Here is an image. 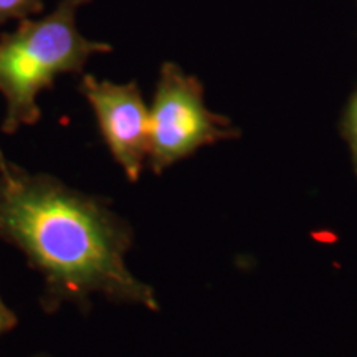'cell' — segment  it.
<instances>
[{"instance_id": "6da1fadb", "label": "cell", "mask_w": 357, "mask_h": 357, "mask_svg": "<svg viewBox=\"0 0 357 357\" xmlns=\"http://www.w3.org/2000/svg\"><path fill=\"white\" fill-rule=\"evenodd\" d=\"M0 242L24 253L43 278L40 306L88 311L93 296L159 311L155 291L131 273L126 255L134 231L100 195L66 185L50 174L15 164L0 174Z\"/></svg>"}, {"instance_id": "7a4b0ae2", "label": "cell", "mask_w": 357, "mask_h": 357, "mask_svg": "<svg viewBox=\"0 0 357 357\" xmlns=\"http://www.w3.org/2000/svg\"><path fill=\"white\" fill-rule=\"evenodd\" d=\"M93 0H60L48 15L24 19L10 33L0 37V93L6 100L3 134L35 126L42 119L38 96L60 75L82 73L95 55L113 52L100 40L79 32L77 15Z\"/></svg>"}, {"instance_id": "3957f363", "label": "cell", "mask_w": 357, "mask_h": 357, "mask_svg": "<svg viewBox=\"0 0 357 357\" xmlns=\"http://www.w3.org/2000/svg\"><path fill=\"white\" fill-rule=\"evenodd\" d=\"M149 134L147 166L160 176L205 146L235 139L240 131L227 116L207 108L199 78L166 61L149 108Z\"/></svg>"}, {"instance_id": "277c9868", "label": "cell", "mask_w": 357, "mask_h": 357, "mask_svg": "<svg viewBox=\"0 0 357 357\" xmlns=\"http://www.w3.org/2000/svg\"><path fill=\"white\" fill-rule=\"evenodd\" d=\"M79 93L96 116L102 141L129 182L139 181L149 160V108L136 82L114 83L83 75Z\"/></svg>"}, {"instance_id": "5b68a950", "label": "cell", "mask_w": 357, "mask_h": 357, "mask_svg": "<svg viewBox=\"0 0 357 357\" xmlns=\"http://www.w3.org/2000/svg\"><path fill=\"white\" fill-rule=\"evenodd\" d=\"M43 12V0H0V26Z\"/></svg>"}, {"instance_id": "8992f818", "label": "cell", "mask_w": 357, "mask_h": 357, "mask_svg": "<svg viewBox=\"0 0 357 357\" xmlns=\"http://www.w3.org/2000/svg\"><path fill=\"white\" fill-rule=\"evenodd\" d=\"M342 126H344V139L349 146L352 166H354L357 176V93L352 96L349 106H347Z\"/></svg>"}, {"instance_id": "52a82bcc", "label": "cell", "mask_w": 357, "mask_h": 357, "mask_svg": "<svg viewBox=\"0 0 357 357\" xmlns=\"http://www.w3.org/2000/svg\"><path fill=\"white\" fill-rule=\"evenodd\" d=\"M17 323H19L17 314L6 305V303H3L2 296H0V336L12 331L17 326Z\"/></svg>"}, {"instance_id": "ba28073f", "label": "cell", "mask_w": 357, "mask_h": 357, "mask_svg": "<svg viewBox=\"0 0 357 357\" xmlns=\"http://www.w3.org/2000/svg\"><path fill=\"white\" fill-rule=\"evenodd\" d=\"M13 166H15V164L10 162V160L6 158V154L2 153V147H0V174H2V176H7V174L13 169Z\"/></svg>"}, {"instance_id": "9c48e42d", "label": "cell", "mask_w": 357, "mask_h": 357, "mask_svg": "<svg viewBox=\"0 0 357 357\" xmlns=\"http://www.w3.org/2000/svg\"><path fill=\"white\" fill-rule=\"evenodd\" d=\"M32 357H52L50 354H45V352H42V354H35V356H32Z\"/></svg>"}]
</instances>
